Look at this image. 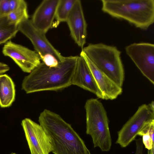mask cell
Listing matches in <instances>:
<instances>
[{
	"label": "cell",
	"mask_w": 154,
	"mask_h": 154,
	"mask_svg": "<svg viewBox=\"0 0 154 154\" xmlns=\"http://www.w3.org/2000/svg\"><path fill=\"white\" fill-rule=\"evenodd\" d=\"M9 20L11 23L18 25L22 21L29 19L26 2L20 0L18 6L14 11H11L7 16Z\"/></svg>",
	"instance_id": "cell-18"
},
{
	"label": "cell",
	"mask_w": 154,
	"mask_h": 154,
	"mask_svg": "<svg viewBox=\"0 0 154 154\" xmlns=\"http://www.w3.org/2000/svg\"><path fill=\"white\" fill-rule=\"evenodd\" d=\"M11 154H17L16 153H12Z\"/></svg>",
	"instance_id": "cell-24"
},
{
	"label": "cell",
	"mask_w": 154,
	"mask_h": 154,
	"mask_svg": "<svg viewBox=\"0 0 154 154\" xmlns=\"http://www.w3.org/2000/svg\"><path fill=\"white\" fill-rule=\"evenodd\" d=\"M75 0H59L55 15L56 24L66 22Z\"/></svg>",
	"instance_id": "cell-17"
},
{
	"label": "cell",
	"mask_w": 154,
	"mask_h": 154,
	"mask_svg": "<svg viewBox=\"0 0 154 154\" xmlns=\"http://www.w3.org/2000/svg\"><path fill=\"white\" fill-rule=\"evenodd\" d=\"M82 50L99 70L122 87L124 70L121 52L116 47L102 43L89 44Z\"/></svg>",
	"instance_id": "cell-4"
},
{
	"label": "cell",
	"mask_w": 154,
	"mask_h": 154,
	"mask_svg": "<svg viewBox=\"0 0 154 154\" xmlns=\"http://www.w3.org/2000/svg\"><path fill=\"white\" fill-rule=\"evenodd\" d=\"M18 31L21 32L32 43L35 52L40 59L47 54L53 56L59 62L64 58L60 53L50 43L45 34L37 30L29 19L21 22L18 25Z\"/></svg>",
	"instance_id": "cell-9"
},
{
	"label": "cell",
	"mask_w": 154,
	"mask_h": 154,
	"mask_svg": "<svg viewBox=\"0 0 154 154\" xmlns=\"http://www.w3.org/2000/svg\"><path fill=\"white\" fill-rule=\"evenodd\" d=\"M41 60H42L43 63L49 67L55 66L59 62L53 56L49 54L44 55Z\"/></svg>",
	"instance_id": "cell-19"
},
{
	"label": "cell",
	"mask_w": 154,
	"mask_h": 154,
	"mask_svg": "<svg viewBox=\"0 0 154 154\" xmlns=\"http://www.w3.org/2000/svg\"><path fill=\"white\" fill-rule=\"evenodd\" d=\"M86 133L92 140L94 147H98L103 152L109 151L112 139L109 120L102 103L97 99L91 98L86 102Z\"/></svg>",
	"instance_id": "cell-5"
},
{
	"label": "cell",
	"mask_w": 154,
	"mask_h": 154,
	"mask_svg": "<svg viewBox=\"0 0 154 154\" xmlns=\"http://www.w3.org/2000/svg\"><path fill=\"white\" fill-rule=\"evenodd\" d=\"M21 125L31 154H49L51 152L50 139L40 124L26 118L22 120Z\"/></svg>",
	"instance_id": "cell-8"
},
{
	"label": "cell",
	"mask_w": 154,
	"mask_h": 154,
	"mask_svg": "<svg viewBox=\"0 0 154 154\" xmlns=\"http://www.w3.org/2000/svg\"><path fill=\"white\" fill-rule=\"evenodd\" d=\"M71 85L79 87L95 94L103 99L102 93L98 87L85 61L79 56L72 77Z\"/></svg>",
	"instance_id": "cell-14"
},
{
	"label": "cell",
	"mask_w": 154,
	"mask_h": 154,
	"mask_svg": "<svg viewBox=\"0 0 154 154\" xmlns=\"http://www.w3.org/2000/svg\"><path fill=\"white\" fill-rule=\"evenodd\" d=\"M18 26L10 22L7 16L0 17V45L15 36L18 31Z\"/></svg>",
	"instance_id": "cell-16"
},
{
	"label": "cell",
	"mask_w": 154,
	"mask_h": 154,
	"mask_svg": "<svg viewBox=\"0 0 154 154\" xmlns=\"http://www.w3.org/2000/svg\"><path fill=\"white\" fill-rule=\"evenodd\" d=\"M59 0H43L35 10L31 21L39 31L45 34L53 26Z\"/></svg>",
	"instance_id": "cell-13"
},
{
	"label": "cell",
	"mask_w": 154,
	"mask_h": 154,
	"mask_svg": "<svg viewBox=\"0 0 154 154\" xmlns=\"http://www.w3.org/2000/svg\"><path fill=\"white\" fill-rule=\"evenodd\" d=\"M130 58L142 74L154 84V45L142 42L133 43L125 48Z\"/></svg>",
	"instance_id": "cell-7"
},
{
	"label": "cell",
	"mask_w": 154,
	"mask_h": 154,
	"mask_svg": "<svg viewBox=\"0 0 154 154\" xmlns=\"http://www.w3.org/2000/svg\"><path fill=\"white\" fill-rule=\"evenodd\" d=\"M148 154H154V147L150 150H148Z\"/></svg>",
	"instance_id": "cell-23"
},
{
	"label": "cell",
	"mask_w": 154,
	"mask_h": 154,
	"mask_svg": "<svg viewBox=\"0 0 154 154\" xmlns=\"http://www.w3.org/2000/svg\"><path fill=\"white\" fill-rule=\"evenodd\" d=\"M66 22L72 37L82 50L86 43L87 24L80 0H75Z\"/></svg>",
	"instance_id": "cell-11"
},
{
	"label": "cell",
	"mask_w": 154,
	"mask_h": 154,
	"mask_svg": "<svg viewBox=\"0 0 154 154\" xmlns=\"http://www.w3.org/2000/svg\"><path fill=\"white\" fill-rule=\"evenodd\" d=\"M10 69L9 66L7 64L0 62V74L4 73Z\"/></svg>",
	"instance_id": "cell-22"
},
{
	"label": "cell",
	"mask_w": 154,
	"mask_h": 154,
	"mask_svg": "<svg viewBox=\"0 0 154 154\" xmlns=\"http://www.w3.org/2000/svg\"><path fill=\"white\" fill-rule=\"evenodd\" d=\"M80 56L83 58L88 66L102 93L103 99L114 100L122 94V87L99 70L82 50Z\"/></svg>",
	"instance_id": "cell-12"
},
{
	"label": "cell",
	"mask_w": 154,
	"mask_h": 154,
	"mask_svg": "<svg viewBox=\"0 0 154 154\" xmlns=\"http://www.w3.org/2000/svg\"><path fill=\"white\" fill-rule=\"evenodd\" d=\"M15 97L14 84L11 78L6 74H0V106H10Z\"/></svg>",
	"instance_id": "cell-15"
},
{
	"label": "cell",
	"mask_w": 154,
	"mask_h": 154,
	"mask_svg": "<svg viewBox=\"0 0 154 154\" xmlns=\"http://www.w3.org/2000/svg\"><path fill=\"white\" fill-rule=\"evenodd\" d=\"M101 9L112 17L147 29L154 22V0H101Z\"/></svg>",
	"instance_id": "cell-3"
},
{
	"label": "cell",
	"mask_w": 154,
	"mask_h": 154,
	"mask_svg": "<svg viewBox=\"0 0 154 154\" xmlns=\"http://www.w3.org/2000/svg\"><path fill=\"white\" fill-rule=\"evenodd\" d=\"M153 119L154 109L149 104L141 105L118 131L116 143L126 147L135 139L144 124Z\"/></svg>",
	"instance_id": "cell-6"
},
{
	"label": "cell",
	"mask_w": 154,
	"mask_h": 154,
	"mask_svg": "<svg viewBox=\"0 0 154 154\" xmlns=\"http://www.w3.org/2000/svg\"><path fill=\"white\" fill-rule=\"evenodd\" d=\"M20 0H9V5L11 11L14 10L18 6Z\"/></svg>",
	"instance_id": "cell-21"
},
{
	"label": "cell",
	"mask_w": 154,
	"mask_h": 154,
	"mask_svg": "<svg viewBox=\"0 0 154 154\" xmlns=\"http://www.w3.org/2000/svg\"><path fill=\"white\" fill-rule=\"evenodd\" d=\"M10 12L9 0H0V17L7 16Z\"/></svg>",
	"instance_id": "cell-20"
},
{
	"label": "cell",
	"mask_w": 154,
	"mask_h": 154,
	"mask_svg": "<svg viewBox=\"0 0 154 154\" xmlns=\"http://www.w3.org/2000/svg\"><path fill=\"white\" fill-rule=\"evenodd\" d=\"M38 122L50 139L54 154H91L79 135L59 115L45 109Z\"/></svg>",
	"instance_id": "cell-2"
},
{
	"label": "cell",
	"mask_w": 154,
	"mask_h": 154,
	"mask_svg": "<svg viewBox=\"0 0 154 154\" xmlns=\"http://www.w3.org/2000/svg\"><path fill=\"white\" fill-rule=\"evenodd\" d=\"M79 56L65 57L56 66L49 67L41 63L22 83L27 94L44 91H57L71 85V81Z\"/></svg>",
	"instance_id": "cell-1"
},
{
	"label": "cell",
	"mask_w": 154,
	"mask_h": 154,
	"mask_svg": "<svg viewBox=\"0 0 154 154\" xmlns=\"http://www.w3.org/2000/svg\"><path fill=\"white\" fill-rule=\"evenodd\" d=\"M2 52L12 59L25 72L30 73L41 63L40 57L35 51L10 40L5 43Z\"/></svg>",
	"instance_id": "cell-10"
}]
</instances>
